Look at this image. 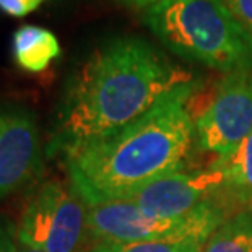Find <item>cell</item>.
<instances>
[{
  "mask_svg": "<svg viewBox=\"0 0 252 252\" xmlns=\"http://www.w3.org/2000/svg\"><path fill=\"white\" fill-rule=\"evenodd\" d=\"M87 210L72 186L47 181L26 202L17 226L18 244L44 252H75L87 229Z\"/></svg>",
  "mask_w": 252,
  "mask_h": 252,
  "instance_id": "5b68a950",
  "label": "cell"
},
{
  "mask_svg": "<svg viewBox=\"0 0 252 252\" xmlns=\"http://www.w3.org/2000/svg\"><path fill=\"white\" fill-rule=\"evenodd\" d=\"M91 252H93V251H91Z\"/></svg>",
  "mask_w": 252,
  "mask_h": 252,
  "instance_id": "ac0fdd59",
  "label": "cell"
},
{
  "mask_svg": "<svg viewBox=\"0 0 252 252\" xmlns=\"http://www.w3.org/2000/svg\"><path fill=\"white\" fill-rule=\"evenodd\" d=\"M17 252H44V251H41V249H34V248H30V246L18 244Z\"/></svg>",
  "mask_w": 252,
  "mask_h": 252,
  "instance_id": "e0dca14e",
  "label": "cell"
},
{
  "mask_svg": "<svg viewBox=\"0 0 252 252\" xmlns=\"http://www.w3.org/2000/svg\"><path fill=\"white\" fill-rule=\"evenodd\" d=\"M121 5H124L127 8H132V10H148L152 8L153 5H158L161 2H166V0H117Z\"/></svg>",
  "mask_w": 252,
  "mask_h": 252,
  "instance_id": "2e32d148",
  "label": "cell"
},
{
  "mask_svg": "<svg viewBox=\"0 0 252 252\" xmlns=\"http://www.w3.org/2000/svg\"><path fill=\"white\" fill-rule=\"evenodd\" d=\"M212 168L223 174L221 190L229 200L252 210V133L231 155L217 158Z\"/></svg>",
  "mask_w": 252,
  "mask_h": 252,
  "instance_id": "30bf717a",
  "label": "cell"
},
{
  "mask_svg": "<svg viewBox=\"0 0 252 252\" xmlns=\"http://www.w3.org/2000/svg\"><path fill=\"white\" fill-rule=\"evenodd\" d=\"M195 88L181 85L122 130L63 158L72 189L88 207L124 200L184 168L195 137L187 109Z\"/></svg>",
  "mask_w": 252,
  "mask_h": 252,
  "instance_id": "7a4b0ae2",
  "label": "cell"
},
{
  "mask_svg": "<svg viewBox=\"0 0 252 252\" xmlns=\"http://www.w3.org/2000/svg\"><path fill=\"white\" fill-rule=\"evenodd\" d=\"M17 231L7 223H0V252H17Z\"/></svg>",
  "mask_w": 252,
  "mask_h": 252,
  "instance_id": "9a60e30c",
  "label": "cell"
},
{
  "mask_svg": "<svg viewBox=\"0 0 252 252\" xmlns=\"http://www.w3.org/2000/svg\"><path fill=\"white\" fill-rule=\"evenodd\" d=\"M224 2L252 36V0H224Z\"/></svg>",
  "mask_w": 252,
  "mask_h": 252,
  "instance_id": "5bb4252c",
  "label": "cell"
},
{
  "mask_svg": "<svg viewBox=\"0 0 252 252\" xmlns=\"http://www.w3.org/2000/svg\"><path fill=\"white\" fill-rule=\"evenodd\" d=\"M203 244L194 241H142V243H101L93 252H200Z\"/></svg>",
  "mask_w": 252,
  "mask_h": 252,
  "instance_id": "7c38bea8",
  "label": "cell"
},
{
  "mask_svg": "<svg viewBox=\"0 0 252 252\" xmlns=\"http://www.w3.org/2000/svg\"><path fill=\"white\" fill-rule=\"evenodd\" d=\"M252 133V72L228 73L210 106L195 121V138L203 152L228 157Z\"/></svg>",
  "mask_w": 252,
  "mask_h": 252,
  "instance_id": "8992f818",
  "label": "cell"
},
{
  "mask_svg": "<svg viewBox=\"0 0 252 252\" xmlns=\"http://www.w3.org/2000/svg\"><path fill=\"white\" fill-rule=\"evenodd\" d=\"M42 168V147L33 112L0 108V198L28 186Z\"/></svg>",
  "mask_w": 252,
  "mask_h": 252,
  "instance_id": "52a82bcc",
  "label": "cell"
},
{
  "mask_svg": "<svg viewBox=\"0 0 252 252\" xmlns=\"http://www.w3.org/2000/svg\"><path fill=\"white\" fill-rule=\"evenodd\" d=\"M190 75L137 36H117L91 52L68 80L52 124L47 157L63 158L114 135Z\"/></svg>",
  "mask_w": 252,
  "mask_h": 252,
  "instance_id": "6da1fadb",
  "label": "cell"
},
{
  "mask_svg": "<svg viewBox=\"0 0 252 252\" xmlns=\"http://www.w3.org/2000/svg\"><path fill=\"white\" fill-rule=\"evenodd\" d=\"M15 63L25 72L39 73L61 56V44L52 31L36 25H25L12 39Z\"/></svg>",
  "mask_w": 252,
  "mask_h": 252,
  "instance_id": "9c48e42d",
  "label": "cell"
},
{
  "mask_svg": "<svg viewBox=\"0 0 252 252\" xmlns=\"http://www.w3.org/2000/svg\"><path fill=\"white\" fill-rule=\"evenodd\" d=\"M42 3L44 0H0V12H3L8 17L21 18L34 12Z\"/></svg>",
  "mask_w": 252,
  "mask_h": 252,
  "instance_id": "4fadbf2b",
  "label": "cell"
},
{
  "mask_svg": "<svg viewBox=\"0 0 252 252\" xmlns=\"http://www.w3.org/2000/svg\"><path fill=\"white\" fill-rule=\"evenodd\" d=\"M223 221L224 210L213 200L202 202L179 218L148 217L130 200L98 203L87 210V229L103 243L194 241L205 244Z\"/></svg>",
  "mask_w": 252,
  "mask_h": 252,
  "instance_id": "277c9868",
  "label": "cell"
},
{
  "mask_svg": "<svg viewBox=\"0 0 252 252\" xmlns=\"http://www.w3.org/2000/svg\"><path fill=\"white\" fill-rule=\"evenodd\" d=\"M223 174L215 168L197 173H173L150 182L135 194L124 198L153 218H179L190 213L213 192L221 190Z\"/></svg>",
  "mask_w": 252,
  "mask_h": 252,
  "instance_id": "ba28073f",
  "label": "cell"
},
{
  "mask_svg": "<svg viewBox=\"0 0 252 252\" xmlns=\"http://www.w3.org/2000/svg\"><path fill=\"white\" fill-rule=\"evenodd\" d=\"M200 252H252V210L246 208L224 220Z\"/></svg>",
  "mask_w": 252,
  "mask_h": 252,
  "instance_id": "8fae6325",
  "label": "cell"
},
{
  "mask_svg": "<svg viewBox=\"0 0 252 252\" xmlns=\"http://www.w3.org/2000/svg\"><path fill=\"white\" fill-rule=\"evenodd\" d=\"M171 52L220 72H252V36L224 0H166L143 12Z\"/></svg>",
  "mask_w": 252,
  "mask_h": 252,
  "instance_id": "3957f363",
  "label": "cell"
}]
</instances>
